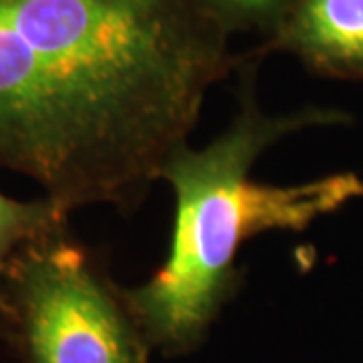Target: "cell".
<instances>
[{"mask_svg": "<svg viewBox=\"0 0 363 363\" xmlns=\"http://www.w3.org/2000/svg\"><path fill=\"white\" fill-rule=\"evenodd\" d=\"M2 283L28 363H143L147 341L123 291L65 233L21 248Z\"/></svg>", "mask_w": 363, "mask_h": 363, "instance_id": "3957f363", "label": "cell"}, {"mask_svg": "<svg viewBox=\"0 0 363 363\" xmlns=\"http://www.w3.org/2000/svg\"><path fill=\"white\" fill-rule=\"evenodd\" d=\"M295 55L335 77H363V0H295L262 52Z\"/></svg>", "mask_w": 363, "mask_h": 363, "instance_id": "277c9868", "label": "cell"}, {"mask_svg": "<svg viewBox=\"0 0 363 363\" xmlns=\"http://www.w3.org/2000/svg\"><path fill=\"white\" fill-rule=\"evenodd\" d=\"M67 212L51 198L39 200H14L0 192V285L6 269L21 248L37 240L65 233ZM0 313L9 315L6 301L0 286Z\"/></svg>", "mask_w": 363, "mask_h": 363, "instance_id": "5b68a950", "label": "cell"}, {"mask_svg": "<svg viewBox=\"0 0 363 363\" xmlns=\"http://www.w3.org/2000/svg\"><path fill=\"white\" fill-rule=\"evenodd\" d=\"M230 35L260 33L267 39L283 21L295 0H202Z\"/></svg>", "mask_w": 363, "mask_h": 363, "instance_id": "8992f818", "label": "cell"}, {"mask_svg": "<svg viewBox=\"0 0 363 363\" xmlns=\"http://www.w3.org/2000/svg\"><path fill=\"white\" fill-rule=\"evenodd\" d=\"M319 113L272 116L248 91L233 123L212 142L184 145L162 174L174 192L176 216L168 257L143 285L123 291L147 341L168 350L192 345L238 285L236 257L267 230H303L315 218L363 194L355 176L277 186L252 178L271 145Z\"/></svg>", "mask_w": 363, "mask_h": 363, "instance_id": "7a4b0ae2", "label": "cell"}, {"mask_svg": "<svg viewBox=\"0 0 363 363\" xmlns=\"http://www.w3.org/2000/svg\"><path fill=\"white\" fill-rule=\"evenodd\" d=\"M202 0H0V168L133 208L238 57Z\"/></svg>", "mask_w": 363, "mask_h": 363, "instance_id": "6da1fadb", "label": "cell"}, {"mask_svg": "<svg viewBox=\"0 0 363 363\" xmlns=\"http://www.w3.org/2000/svg\"><path fill=\"white\" fill-rule=\"evenodd\" d=\"M0 315H2V313H0Z\"/></svg>", "mask_w": 363, "mask_h": 363, "instance_id": "52a82bcc", "label": "cell"}]
</instances>
